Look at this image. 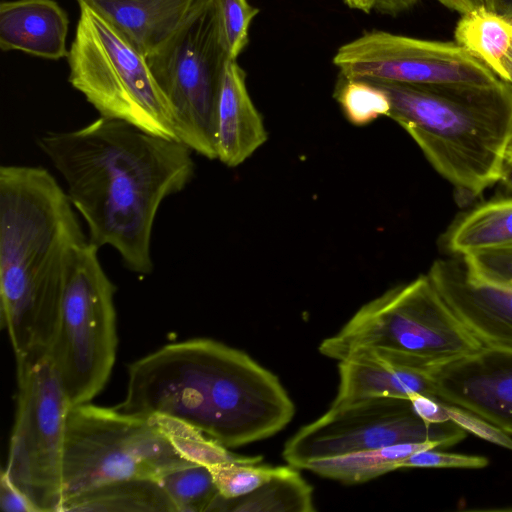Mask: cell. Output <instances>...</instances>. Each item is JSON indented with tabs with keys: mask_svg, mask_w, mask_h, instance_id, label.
I'll return each mask as SVG.
<instances>
[{
	"mask_svg": "<svg viewBox=\"0 0 512 512\" xmlns=\"http://www.w3.org/2000/svg\"><path fill=\"white\" fill-rule=\"evenodd\" d=\"M88 240L48 170L0 167V320L16 361L47 355L69 263Z\"/></svg>",
	"mask_w": 512,
	"mask_h": 512,
	"instance_id": "cell-3",
	"label": "cell"
},
{
	"mask_svg": "<svg viewBox=\"0 0 512 512\" xmlns=\"http://www.w3.org/2000/svg\"><path fill=\"white\" fill-rule=\"evenodd\" d=\"M449 420L460 426L466 432L512 451V437L478 415L455 405L446 403Z\"/></svg>",
	"mask_w": 512,
	"mask_h": 512,
	"instance_id": "cell-31",
	"label": "cell"
},
{
	"mask_svg": "<svg viewBox=\"0 0 512 512\" xmlns=\"http://www.w3.org/2000/svg\"><path fill=\"white\" fill-rule=\"evenodd\" d=\"M333 64L343 79L409 85H490L500 79L456 42L370 31L340 46Z\"/></svg>",
	"mask_w": 512,
	"mask_h": 512,
	"instance_id": "cell-12",
	"label": "cell"
},
{
	"mask_svg": "<svg viewBox=\"0 0 512 512\" xmlns=\"http://www.w3.org/2000/svg\"><path fill=\"white\" fill-rule=\"evenodd\" d=\"M419 0H376L374 9L387 15H397L412 6Z\"/></svg>",
	"mask_w": 512,
	"mask_h": 512,
	"instance_id": "cell-34",
	"label": "cell"
},
{
	"mask_svg": "<svg viewBox=\"0 0 512 512\" xmlns=\"http://www.w3.org/2000/svg\"><path fill=\"white\" fill-rule=\"evenodd\" d=\"M151 418L90 402L67 414L63 456L64 500L129 478L158 479L189 466Z\"/></svg>",
	"mask_w": 512,
	"mask_h": 512,
	"instance_id": "cell-8",
	"label": "cell"
},
{
	"mask_svg": "<svg viewBox=\"0 0 512 512\" xmlns=\"http://www.w3.org/2000/svg\"><path fill=\"white\" fill-rule=\"evenodd\" d=\"M339 362V388L331 407L369 397L436 398L426 370L395 363L373 349H355Z\"/></svg>",
	"mask_w": 512,
	"mask_h": 512,
	"instance_id": "cell-15",
	"label": "cell"
},
{
	"mask_svg": "<svg viewBox=\"0 0 512 512\" xmlns=\"http://www.w3.org/2000/svg\"><path fill=\"white\" fill-rule=\"evenodd\" d=\"M427 372L437 399L512 435V350L482 346Z\"/></svg>",
	"mask_w": 512,
	"mask_h": 512,
	"instance_id": "cell-13",
	"label": "cell"
},
{
	"mask_svg": "<svg viewBox=\"0 0 512 512\" xmlns=\"http://www.w3.org/2000/svg\"><path fill=\"white\" fill-rule=\"evenodd\" d=\"M177 512H207L219 494L210 470L191 464L171 470L158 478Z\"/></svg>",
	"mask_w": 512,
	"mask_h": 512,
	"instance_id": "cell-25",
	"label": "cell"
},
{
	"mask_svg": "<svg viewBox=\"0 0 512 512\" xmlns=\"http://www.w3.org/2000/svg\"><path fill=\"white\" fill-rule=\"evenodd\" d=\"M98 249L88 240L72 255L47 352L71 407L90 402L103 390L116 359V287Z\"/></svg>",
	"mask_w": 512,
	"mask_h": 512,
	"instance_id": "cell-7",
	"label": "cell"
},
{
	"mask_svg": "<svg viewBox=\"0 0 512 512\" xmlns=\"http://www.w3.org/2000/svg\"><path fill=\"white\" fill-rule=\"evenodd\" d=\"M499 182L508 194L512 196V163L504 161Z\"/></svg>",
	"mask_w": 512,
	"mask_h": 512,
	"instance_id": "cell-37",
	"label": "cell"
},
{
	"mask_svg": "<svg viewBox=\"0 0 512 512\" xmlns=\"http://www.w3.org/2000/svg\"><path fill=\"white\" fill-rule=\"evenodd\" d=\"M466 437L452 421L428 423L409 399L369 397L330 407L303 426L284 445L282 456L294 468L310 461L386 446L433 441L446 448Z\"/></svg>",
	"mask_w": 512,
	"mask_h": 512,
	"instance_id": "cell-11",
	"label": "cell"
},
{
	"mask_svg": "<svg viewBox=\"0 0 512 512\" xmlns=\"http://www.w3.org/2000/svg\"><path fill=\"white\" fill-rule=\"evenodd\" d=\"M418 451L401 461L400 468H462L481 469L488 465L486 457L436 451Z\"/></svg>",
	"mask_w": 512,
	"mask_h": 512,
	"instance_id": "cell-30",
	"label": "cell"
},
{
	"mask_svg": "<svg viewBox=\"0 0 512 512\" xmlns=\"http://www.w3.org/2000/svg\"><path fill=\"white\" fill-rule=\"evenodd\" d=\"M372 82L388 97L387 117L412 137L453 186L460 205L499 182L512 136V84Z\"/></svg>",
	"mask_w": 512,
	"mask_h": 512,
	"instance_id": "cell-4",
	"label": "cell"
},
{
	"mask_svg": "<svg viewBox=\"0 0 512 512\" xmlns=\"http://www.w3.org/2000/svg\"><path fill=\"white\" fill-rule=\"evenodd\" d=\"M151 418L167 436L174 448L188 461L207 468L227 462L259 463L261 456L234 454L218 441L205 435L197 428L176 418L152 415Z\"/></svg>",
	"mask_w": 512,
	"mask_h": 512,
	"instance_id": "cell-24",
	"label": "cell"
},
{
	"mask_svg": "<svg viewBox=\"0 0 512 512\" xmlns=\"http://www.w3.org/2000/svg\"><path fill=\"white\" fill-rule=\"evenodd\" d=\"M0 508L4 512H39L28 496L9 478L5 470L0 476Z\"/></svg>",
	"mask_w": 512,
	"mask_h": 512,
	"instance_id": "cell-32",
	"label": "cell"
},
{
	"mask_svg": "<svg viewBox=\"0 0 512 512\" xmlns=\"http://www.w3.org/2000/svg\"><path fill=\"white\" fill-rule=\"evenodd\" d=\"M454 38L500 80L512 84L511 20L481 6L461 15Z\"/></svg>",
	"mask_w": 512,
	"mask_h": 512,
	"instance_id": "cell-21",
	"label": "cell"
},
{
	"mask_svg": "<svg viewBox=\"0 0 512 512\" xmlns=\"http://www.w3.org/2000/svg\"><path fill=\"white\" fill-rule=\"evenodd\" d=\"M177 512L158 479L109 482L66 499L61 512Z\"/></svg>",
	"mask_w": 512,
	"mask_h": 512,
	"instance_id": "cell-20",
	"label": "cell"
},
{
	"mask_svg": "<svg viewBox=\"0 0 512 512\" xmlns=\"http://www.w3.org/2000/svg\"><path fill=\"white\" fill-rule=\"evenodd\" d=\"M313 512L312 487L289 467L253 492L233 499L218 494L207 512Z\"/></svg>",
	"mask_w": 512,
	"mask_h": 512,
	"instance_id": "cell-23",
	"label": "cell"
},
{
	"mask_svg": "<svg viewBox=\"0 0 512 512\" xmlns=\"http://www.w3.org/2000/svg\"><path fill=\"white\" fill-rule=\"evenodd\" d=\"M483 345L462 324L428 275L394 287L364 304L335 335L319 346L341 361L370 348L395 363L429 370Z\"/></svg>",
	"mask_w": 512,
	"mask_h": 512,
	"instance_id": "cell-5",
	"label": "cell"
},
{
	"mask_svg": "<svg viewBox=\"0 0 512 512\" xmlns=\"http://www.w3.org/2000/svg\"><path fill=\"white\" fill-rule=\"evenodd\" d=\"M267 140L262 117L247 89L246 73L228 61L216 110L217 159L228 167L246 161Z\"/></svg>",
	"mask_w": 512,
	"mask_h": 512,
	"instance_id": "cell-16",
	"label": "cell"
},
{
	"mask_svg": "<svg viewBox=\"0 0 512 512\" xmlns=\"http://www.w3.org/2000/svg\"><path fill=\"white\" fill-rule=\"evenodd\" d=\"M427 275L483 346L512 350V283L482 278L458 256L437 259Z\"/></svg>",
	"mask_w": 512,
	"mask_h": 512,
	"instance_id": "cell-14",
	"label": "cell"
},
{
	"mask_svg": "<svg viewBox=\"0 0 512 512\" xmlns=\"http://www.w3.org/2000/svg\"><path fill=\"white\" fill-rule=\"evenodd\" d=\"M69 18L55 0H11L0 3V48L35 57H67Z\"/></svg>",
	"mask_w": 512,
	"mask_h": 512,
	"instance_id": "cell-17",
	"label": "cell"
},
{
	"mask_svg": "<svg viewBox=\"0 0 512 512\" xmlns=\"http://www.w3.org/2000/svg\"><path fill=\"white\" fill-rule=\"evenodd\" d=\"M77 2L79 19L67 56L71 86L101 117L178 140L174 111L146 57L98 12Z\"/></svg>",
	"mask_w": 512,
	"mask_h": 512,
	"instance_id": "cell-6",
	"label": "cell"
},
{
	"mask_svg": "<svg viewBox=\"0 0 512 512\" xmlns=\"http://www.w3.org/2000/svg\"><path fill=\"white\" fill-rule=\"evenodd\" d=\"M37 143L65 180L66 194L98 248L110 246L134 273L153 271L151 238L158 209L195 173L192 150L128 122L99 117Z\"/></svg>",
	"mask_w": 512,
	"mask_h": 512,
	"instance_id": "cell-1",
	"label": "cell"
},
{
	"mask_svg": "<svg viewBox=\"0 0 512 512\" xmlns=\"http://www.w3.org/2000/svg\"><path fill=\"white\" fill-rule=\"evenodd\" d=\"M15 420L6 468L39 512H61L67 394L47 355L16 361Z\"/></svg>",
	"mask_w": 512,
	"mask_h": 512,
	"instance_id": "cell-10",
	"label": "cell"
},
{
	"mask_svg": "<svg viewBox=\"0 0 512 512\" xmlns=\"http://www.w3.org/2000/svg\"><path fill=\"white\" fill-rule=\"evenodd\" d=\"M433 448H440V445L433 441L399 443L313 460L306 463L303 469L345 484H358L399 469L405 458L418 451Z\"/></svg>",
	"mask_w": 512,
	"mask_h": 512,
	"instance_id": "cell-22",
	"label": "cell"
},
{
	"mask_svg": "<svg viewBox=\"0 0 512 512\" xmlns=\"http://www.w3.org/2000/svg\"><path fill=\"white\" fill-rule=\"evenodd\" d=\"M504 159L506 162L512 163V136L510 137L505 148Z\"/></svg>",
	"mask_w": 512,
	"mask_h": 512,
	"instance_id": "cell-39",
	"label": "cell"
},
{
	"mask_svg": "<svg viewBox=\"0 0 512 512\" xmlns=\"http://www.w3.org/2000/svg\"><path fill=\"white\" fill-rule=\"evenodd\" d=\"M347 6L365 13H369L375 7L376 0H343Z\"/></svg>",
	"mask_w": 512,
	"mask_h": 512,
	"instance_id": "cell-38",
	"label": "cell"
},
{
	"mask_svg": "<svg viewBox=\"0 0 512 512\" xmlns=\"http://www.w3.org/2000/svg\"><path fill=\"white\" fill-rule=\"evenodd\" d=\"M336 98L348 121L356 126L370 124L381 116L387 117L390 109L386 93L372 81L344 79Z\"/></svg>",
	"mask_w": 512,
	"mask_h": 512,
	"instance_id": "cell-26",
	"label": "cell"
},
{
	"mask_svg": "<svg viewBox=\"0 0 512 512\" xmlns=\"http://www.w3.org/2000/svg\"><path fill=\"white\" fill-rule=\"evenodd\" d=\"M252 462H227L208 467L219 494L226 499L247 495L279 474L284 467Z\"/></svg>",
	"mask_w": 512,
	"mask_h": 512,
	"instance_id": "cell-27",
	"label": "cell"
},
{
	"mask_svg": "<svg viewBox=\"0 0 512 512\" xmlns=\"http://www.w3.org/2000/svg\"><path fill=\"white\" fill-rule=\"evenodd\" d=\"M115 408L176 418L227 448L278 433L295 413L276 375L209 338L166 344L132 362L125 397Z\"/></svg>",
	"mask_w": 512,
	"mask_h": 512,
	"instance_id": "cell-2",
	"label": "cell"
},
{
	"mask_svg": "<svg viewBox=\"0 0 512 512\" xmlns=\"http://www.w3.org/2000/svg\"><path fill=\"white\" fill-rule=\"evenodd\" d=\"M441 243L458 257L512 244V196L493 198L462 214Z\"/></svg>",
	"mask_w": 512,
	"mask_h": 512,
	"instance_id": "cell-19",
	"label": "cell"
},
{
	"mask_svg": "<svg viewBox=\"0 0 512 512\" xmlns=\"http://www.w3.org/2000/svg\"><path fill=\"white\" fill-rule=\"evenodd\" d=\"M446 8L456 11L461 15L478 7L485 6L486 0H438Z\"/></svg>",
	"mask_w": 512,
	"mask_h": 512,
	"instance_id": "cell-35",
	"label": "cell"
},
{
	"mask_svg": "<svg viewBox=\"0 0 512 512\" xmlns=\"http://www.w3.org/2000/svg\"><path fill=\"white\" fill-rule=\"evenodd\" d=\"M409 400L413 410L422 420L428 423L450 421L445 402L423 394H414Z\"/></svg>",
	"mask_w": 512,
	"mask_h": 512,
	"instance_id": "cell-33",
	"label": "cell"
},
{
	"mask_svg": "<svg viewBox=\"0 0 512 512\" xmlns=\"http://www.w3.org/2000/svg\"><path fill=\"white\" fill-rule=\"evenodd\" d=\"M485 7L512 21V0H486Z\"/></svg>",
	"mask_w": 512,
	"mask_h": 512,
	"instance_id": "cell-36",
	"label": "cell"
},
{
	"mask_svg": "<svg viewBox=\"0 0 512 512\" xmlns=\"http://www.w3.org/2000/svg\"><path fill=\"white\" fill-rule=\"evenodd\" d=\"M462 258L476 275L492 281L512 283V244Z\"/></svg>",
	"mask_w": 512,
	"mask_h": 512,
	"instance_id": "cell-29",
	"label": "cell"
},
{
	"mask_svg": "<svg viewBox=\"0 0 512 512\" xmlns=\"http://www.w3.org/2000/svg\"><path fill=\"white\" fill-rule=\"evenodd\" d=\"M147 62L176 118L178 140L210 160L216 154V110L229 58L217 11L202 0Z\"/></svg>",
	"mask_w": 512,
	"mask_h": 512,
	"instance_id": "cell-9",
	"label": "cell"
},
{
	"mask_svg": "<svg viewBox=\"0 0 512 512\" xmlns=\"http://www.w3.org/2000/svg\"><path fill=\"white\" fill-rule=\"evenodd\" d=\"M218 15L229 58L237 60L248 44L249 27L259 13L248 0H211Z\"/></svg>",
	"mask_w": 512,
	"mask_h": 512,
	"instance_id": "cell-28",
	"label": "cell"
},
{
	"mask_svg": "<svg viewBox=\"0 0 512 512\" xmlns=\"http://www.w3.org/2000/svg\"><path fill=\"white\" fill-rule=\"evenodd\" d=\"M114 26L146 58L184 24L202 0H77Z\"/></svg>",
	"mask_w": 512,
	"mask_h": 512,
	"instance_id": "cell-18",
	"label": "cell"
}]
</instances>
